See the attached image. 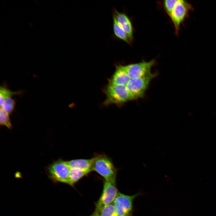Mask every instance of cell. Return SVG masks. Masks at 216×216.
<instances>
[{
  "instance_id": "obj_1",
  "label": "cell",
  "mask_w": 216,
  "mask_h": 216,
  "mask_svg": "<svg viewBox=\"0 0 216 216\" xmlns=\"http://www.w3.org/2000/svg\"><path fill=\"white\" fill-rule=\"evenodd\" d=\"M92 158V171H95L106 180L116 179L117 170L110 158L104 154H97Z\"/></svg>"
},
{
  "instance_id": "obj_2",
  "label": "cell",
  "mask_w": 216,
  "mask_h": 216,
  "mask_svg": "<svg viewBox=\"0 0 216 216\" xmlns=\"http://www.w3.org/2000/svg\"><path fill=\"white\" fill-rule=\"evenodd\" d=\"M106 104H120L135 99L126 86L117 85L111 83L106 90Z\"/></svg>"
},
{
  "instance_id": "obj_3",
  "label": "cell",
  "mask_w": 216,
  "mask_h": 216,
  "mask_svg": "<svg viewBox=\"0 0 216 216\" xmlns=\"http://www.w3.org/2000/svg\"><path fill=\"white\" fill-rule=\"evenodd\" d=\"M194 9L186 1L178 0L173 10L169 16L173 24L176 34L178 35L181 25L188 16L189 12Z\"/></svg>"
},
{
  "instance_id": "obj_4",
  "label": "cell",
  "mask_w": 216,
  "mask_h": 216,
  "mask_svg": "<svg viewBox=\"0 0 216 216\" xmlns=\"http://www.w3.org/2000/svg\"><path fill=\"white\" fill-rule=\"evenodd\" d=\"M47 169L48 176L53 181L68 184L70 168L66 161L59 159L51 164Z\"/></svg>"
},
{
  "instance_id": "obj_5",
  "label": "cell",
  "mask_w": 216,
  "mask_h": 216,
  "mask_svg": "<svg viewBox=\"0 0 216 216\" xmlns=\"http://www.w3.org/2000/svg\"><path fill=\"white\" fill-rule=\"evenodd\" d=\"M139 194L128 195L118 192L113 202L118 216H132L133 201Z\"/></svg>"
},
{
  "instance_id": "obj_6",
  "label": "cell",
  "mask_w": 216,
  "mask_h": 216,
  "mask_svg": "<svg viewBox=\"0 0 216 216\" xmlns=\"http://www.w3.org/2000/svg\"><path fill=\"white\" fill-rule=\"evenodd\" d=\"M116 179L106 180L104 182L103 191L96 206L95 212L102 207L113 202L118 192L117 188Z\"/></svg>"
},
{
  "instance_id": "obj_7",
  "label": "cell",
  "mask_w": 216,
  "mask_h": 216,
  "mask_svg": "<svg viewBox=\"0 0 216 216\" xmlns=\"http://www.w3.org/2000/svg\"><path fill=\"white\" fill-rule=\"evenodd\" d=\"M155 74L151 73L142 77L130 79L126 86L135 99L143 96L149 84Z\"/></svg>"
},
{
  "instance_id": "obj_8",
  "label": "cell",
  "mask_w": 216,
  "mask_h": 216,
  "mask_svg": "<svg viewBox=\"0 0 216 216\" xmlns=\"http://www.w3.org/2000/svg\"><path fill=\"white\" fill-rule=\"evenodd\" d=\"M154 59L149 61H142L124 65V68L131 79L141 77L151 73V70L155 64Z\"/></svg>"
},
{
  "instance_id": "obj_9",
  "label": "cell",
  "mask_w": 216,
  "mask_h": 216,
  "mask_svg": "<svg viewBox=\"0 0 216 216\" xmlns=\"http://www.w3.org/2000/svg\"><path fill=\"white\" fill-rule=\"evenodd\" d=\"M112 17L132 41L133 28L131 22L127 15L124 12H119L114 8Z\"/></svg>"
},
{
  "instance_id": "obj_10",
  "label": "cell",
  "mask_w": 216,
  "mask_h": 216,
  "mask_svg": "<svg viewBox=\"0 0 216 216\" xmlns=\"http://www.w3.org/2000/svg\"><path fill=\"white\" fill-rule=\"evenodd\" d=\"M130 79L124 65H119L116 67L115 71L110 83L117 85L126 86Z\"/></svg>"
},
{
  "instance_id": "obj_11",
  "label": "cell",
  "mask_w": 216,
  "mask_h": 216,
  "mask_svg": "<svg viewBox=\"0 0 216 216\" xmlns=\"http://www.w3.org/2000/svg\"><path fill=\"white\" fill-rule=\"evenodd\" d=\"M66 162L70 168L80 169L89 172L92 171V158L75 159Z\"/></svg>"
},
{
  "instance_id": "obj_12",
  "label": "cell",
  "mask_w": 216,
  "mask_h": 216,
  "mask_svg": "<svg viewBox=\"0 0 216 216\" xmlns=\"http://www.w3.org/2000/svg\"><path fill=\"white\" fill-rule=\"evenodd\" d=\"M113 30L114 35L116 38L129 44L132 43V41L114 18H113Z\"/></svg>"
},
{
  "instance_id": "obj_13",
  "label": "cell",
  "mask_w": 216,
  "mask_h": 216,
  "mask_svg": "<svg viewBox=\"0 0 216 216\" xmlns=\"http://www.w3.org/2000/svg\"><path fill=\"white\" fill-rule=\"evenodd\" d=\"M89 172L77 168H70L68 184L73 186L84 176Z\"/></svg>"
},
{
  "instance_id": "obj_14",
  "label": "cell",
  "mask_w": 216,
  "mask_h": 216,
  "mask_svg": "<svg viewBox=\"0 0 216 216\" xmlns=\"http://www.w3.org/2000/svg\"><path fill=\"white\" fill-rule=\"evenodd\" d=\"M22 93V91H21L13 92L10 90L5 86H1L0 88V106L7 99L11 98L13 95H20Z\"/></svg>"
},
{
  "instance_id": "obj_15",
  "label": "cell",
  "mask_w": 216,
  "mask_h": 216,
  "mask_svg": "<svg viewBox=\"0 0 216 216\" xmlns=\"http://www.w3.org/2000/svg\"><path fill=\"white\" fill-rule=\"evenodd\" d=\"M95 213L100 216H118L113 203L104 206L98 212Z\"/></svg>"
},
{
  "instance_id": "obj_16",
  "label": "cell",
  "mask_w": 216,
  "mask_h": 216,
  "mask_svg": "<svg viewBox=\"0 0 216 216\" xmlns=\"http://www.w3.org/2000/svg\"><path fill=\"white\" fill-rule=\"evenodd\" d=\"M0 124L9 129H11L12 127L9 114L1 107L0 109Z\"/></svg>"
},
{
  "instance_id": "obj_17",
  "label": "cell",
  "mask_w": 216,
  "mask_h": 216,
  "mask_svg": "<svg viewBox=\"0 0 216 216\" xmlns=\"http://www.w3.org/2000/svg\"><path fill=\"white\" fill-rule=\"evenodd\" d=\"M15 105L14 100L11 98L6 99L1 105V107L9 114L11 113L14 110Z\"/></svg>"
},
{
  "instance_id": "obj_18",
  "label": "cell",
  "mask_w": 216,
  "mask_h": 216,
  "mask_svg": "<svg viewBox=\"0 0 216 216\" xmlns=\"http://www.w3.org/2000/svg\"><path fill=\"white\" fill-rule=\"evenodd\" d=\"M178 0H165L164 1V9L169 16L173 10Z\"/></svg>"
},
{
  "instance_id": "obj_19",
  "label": "cell",
  "mask_w": 216,
  "mask_h": 216,
  "mask_svg": "<svg viewBox=\"0 0 216 216\" xmlns=\"http://www.w3.org/2000/svg\"><path fill=\"white\" fill-rule=\"evenodd\" d=\"M90 216H100L99 214H98L94 213V214H93L92 215Z\"/></svg>"
}]
</instances>
